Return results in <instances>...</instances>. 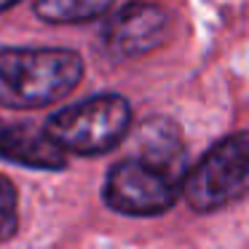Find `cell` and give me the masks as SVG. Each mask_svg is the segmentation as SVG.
Returning <instances> with one entry per match:
<instances>
[{
    "label": "cell",
    "mask_w": 249,
    "mask_h": 249,
    "mask_svg": "<svg viewBox=\"0 0 249 249\" xmlns=\"http://www.w3.org/2000/svg\"><path fill=\"white\" fill-rule=\"evenodd\" d=\"M83 78V59L67 49L0 51V105L35 110L67 97Z\"/></svg>",
    "instance_id": "cell-1"
},
{
    "label": "cell",
    "mask_w": 249,
    "mask_h": 249,
    "mask_svg": "<svg viewBox=\"0 0 249 249\" xmlns=\"http://www.w3.org/2000/svg\"><path fill=\"white\" fill-rule=\"evenodd\" d=\"M17 231V190L0 174V238H8Z\"/></svg>",
    "instance_id": "cell-9"
},
{
    "label": "cell",
    "mask_w": 249,
    "mask_h": 249,
    "mask_svg": "<svg viewBox=\"0 0 249 249\" xmlns=\"http://www.w3.org/2000/svg\"><path fill=\"white\" fill-rule=\"evenodd\" d=\"M19 0H0V11H6V8H11V6H17Z\"/></svg>",
    "instance_id": "cell-10"
},
{
    "label": "cell",
    "mask_w": 249,
    "mask_h": 249,
    "mask_svg": "<svg viewBox=\"0 0 249 249\" xmlns=\"http://www.w3.org/2000/svg\"><path fill=\"white\" fill-rule=\"evenodd\" d=\"M249 177V140L244 131L217 142L179 182V193L196 212H212L241 198Z\"/></svg>",
    "instance_id": "cell-3"
},
{
    "label": "cell",
    "mask_w": 249,
    "mask_h": 249,
    "mask_svg": "<svg viewBox=\"0 0 249 249\" xmlns=\"http://www.w3.org/2000/svg\"><path fill=\"white\" fill-rule=\"evenodd\" d=\"M115 0H35V14L51 24H75L99 19L113 8Z\"/></svg>",
    "instance_id": "cell-8"
},
{
    "label": "cell",
    "mask_w": 249,
    "mask_h": 249,
    "mask_svg": "<svg viewBox=\"0 0 249 249\" xmlns=\"http://www.w3.org/2000/svg\"><path fill=\"white\" fill-rule=\"evenodd\" d=\"M0 158L22 163V166L46 169V172L65 169L67 163V156L49 140V134L30 124L0 129Z\"/></svg>",
    "instance_id": "cell-6"
},
{
    "label": "cell",
    "mask_w": 249,
    "mask_h": 249,
    "mask_svg": "<svg viewBox=\"0 0 249 249\" xmlns=\"http://www.w3.org/2000/svg\"><path fill=\"white\" fill-rule=\"evenodd\" d=\"M140 158L153 166H158L161 172H166L172 179L182 182L185 177V145L179 137L177 126L169 121H150L140 129Z\"/></svg>",
    "instance_id": "cell-7"
},
{
    "label": "cell",
    "mask_w": 249,
    "mask_h": 249,
    "mask_svg": "<svg viewBox=\"0 0 249 249\" xmlns=\"http://www.w3.org/2000/svg\"><path fill=\"white\" fill-rule=\"evenodd\" d=\"M179 182L142 158H126L105 179V201L113 212L129 217H153L172 209Z\"/></svg>",
    "instance_id": "cell-4"
},
{
    "label": "cell",
    "mask_w": 249,
    "mask_h": 249,
    "mask_svg": "<svg viewBox=\"0 0 249 249\" xmlns=\"http://www.w3.org/2000/svg\"><path fill=\"white\" fill-rule=\"evenodd\" d=\"M169 33V14L156 3H129L105 27V46L115 59L150 54Z\"/></svg>",
    "instance_id": "cell-5"
},
{
    "label": "cell",
    "mask_w": 249,
    "mask_h": 249,
    "mask_svg": "<svg viewBox=\"0 0 249 249\" xmlns=\"http://www.w3.org/2000/svg\"><path fill=\"white\" fill-rule=\"evenodd\" d=\"M131 126V107L118 94H102L65 107L46 121L43 131L62 153L99 156L126 137Z\"/></svg>",
    "instance_id": "cell-2"
}]
</instances>
